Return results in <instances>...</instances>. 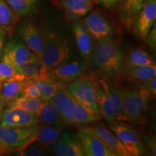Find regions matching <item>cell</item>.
<instances>
[{"label":"cell","instance_id":"cell-39","mask_svg":"<svg viewBox=\"0 0 156 156\" xmlns=\"http://www.w3.org/2000/svg\"><path fill=\"white\" fill-rule=\"evenodd\" d=\"M2 84H3V81L1 79H0V89H1V87H2Z\"/></svg>","mask_w":156,"mask_h":156},{"label":"cell","instance_id":"cell-25","mask_svg":"<svg viewBox=\"0 0 156 156\" xmlns=\"http://www.w3.org/2000/svg\"><path fill=\"white\" fill-rule=\"evenodd\" d=\"M124 63H125V68L155 64L153 57H151L147 52L137 48L130 51L126 58L124 59Z\"/></svg>","mask_w":156,"mask_h":156},{"label":"cell","instance_id":"cell-30","mask_svg":"<svg viewBox=\"0 0 156 156\" xmlns=\"http://www.w3.org/2000/svg\"><path fill=\"white\" fill-rule=\"evenodd\" d=\"M22 156H41L46 153V146L36 141H28L16 151Z\"/></svg>","mask_w":156,"mask_h":156},{"label":"cell","instance_id":"cell-6","mask_svg":"<svg viewBox=\"0 0 156 156\" xmlns=\"http://www.w3.org/2000/svg\"><path fill=\"white\" fill-rule=\"evenodd\" d=\"M36 126L13 127L0 125V149L3 153L17 151L34 136Z\"/></svg>","mask_w":156,"mask_h":156},{"label":"cell","instance_id":"cell-29","mask_svg":"<svg viewBox=\"0 0 156 156\" xmlns=\"http://www.w3.org/2000/svg\"><path fill=\"white\" fill-rule=\"evenodd\" d=\"M100 85L108 93L117 115V120H122V90H119L105 82H101Z\"/></svg>","mask_w":156,"mask_h":156},{"label":"cell","instance_id":"cell-35","mask_svg":"<svg viewBox=\"0 0 156 156\" xmlns=\"http://www.w3.org/2000/svg\"><path fill=\"white\" fill-rule=\"evenodd\" d=\"M146 44L151 49L155 50L156 48V23H154V24L149 33H148L147 36L145 37V40Z\"/></svg>","mask_w":156,"mask_h":156},{"label":"cell","instance_id":"cell-20","mask_svg":"<svg viewBox=\"0 0 156 156\" xmlns=\"http://www.w3.org/2000/svg\"><path fill=\"white\" fill-rule=\"evenodd\" d=\"M62 132V128L59 126H52L48 124H39L34 136L29 141H36L42 145L48 146L55 142Z\"/></svg>","mask_w":156,"mask_h":156},{"label":"cell","instance_id":"cell-38","mask_svg":"<svg viewBox=\"0 0 156 156\" xmlns=\"http://www.w3.org/2000/svg\"><path fill=\"white\" fill-rule=\"evenodd\" d=\"M4 106H5V103H4L3 101L2 100V98H0V115H1L2 112V111L4 109Z\"/></svg>","mask_w":156,"mask_h":156},{"label":"cell","instance_id":"cell-18","mask_svg":"<svg viewBox=\"0 0 156 156\" xmlns=\"http://www.w3.org/2000/svg\"><path fill=\"white\" fill-rule=\"evenodd\" d=\"M73 28L80 53L83 58L89 59L92 56L93 52L91 36L83 23L81 22L74 23Z\"/></svg>","mask_w":156,"mask_h":156},{"label":"cell","instance_id":"cell-17","mask_svg":"<svg viewBox=\"0 0 156 156\" xmlns=\"http://www.w3.org/2000/svg\"><path fill=\"white\" fill-rule=\"evenodd\" d=\"M60 5L69 20H77L85 16L93 7L91 0H60Z\"/></svg>","mask_w":156,"mask_h":156},{"label":"cell","instance_id":"cell-2","mask_svg":"<svg viewBox=\"0 0 156 156\" xmlns=\"http://www.w3.org/2000/svg\"><path fill=\"white\" fill-rule=\"evenodd\" d=\"M92 56L95 65L108 75H114L124 66V54L118 44L110 38L99 40Z\"/></svg>","mask_w":156,"mask_h":156},{"label":"cell","instance_id":"cell-7","mask_svg":"<svg viewBox=\"0 0 156 156\" xmlns=\"http://www.w3.org/2000/svg\"><path fill=\"white\" fill-rule=\"evenodd\" d=\"M112 122L109 124V128L118 136L130 156H139L145 153V145L133 129L124 122Z\"/></svg>","mask_w":156,"mask_h":156},{"label":"cell","instance_id":"cell-31","mask_svg":"<svg viewBox=\"0 0 156 156\" xmlns=\"http://www.w3.org/2000/svg\"><path fill=\"white\" fill-rule=\"evenodd\" d=\"M6 2L19 16L28 14L36 3V0H6Z\"/></svg>","mask_w":156,"mask_h":156},{"label":"cell","instance_id":"cell-13","mask_svg":"<svg viewBox=\"0 0 156 156\" xmlns=\"http://www.w3.org/2000/svg\"><path fill=\"white\" fill-rule=\"evenodd\" d=\"M18 34L27 47L40 59L45 43V36L41 31L36 25L27 23L21 25Z\"/></svg>","mask_w":156,"mask_h":156},{"label":"cell","instance_id":"cell-23","mask_svg":"<svg viewBox=\"0 0 156 156\" xmlns=\"http://www.w3.org/2000/svg\"><path fill=\"white\" fill-rule=\"evenodd\" d=\"M20 16L15 12L5 0H0V28L11 35L16 28Z\"/></svg>","mask_w":156,"mask_h":156},{"label":"cell","instance_id":"cell-12","mask_svg":"<svg viewBox=\"0 0 156 156\" xmlns=\"http://www.w3.org/2000/svg\"><path fill=\"white\" fill-rule=\"evenodd\" d=\"M156 20V0H145L137 13L135 25L136 34L142 40H145Z\"/></svg>","mask_w":156,"mask_h":156},{"label":"cell","instance_id":"cell-33","mask_svg":"<svg viewBox=\"0 0 156 156\" xmlns=\"http://www.w3.org/2000/svg\"><path fill=\"white\" fill-rule=\"evenodd\" d=\"M22 96L30 98H41L38 89L32 80H29L27 83Z\"/></svg>","mask_w":156,"mask_h":156},{"label":"cell","instance_id":"cell-36","mask_svg":"<svg viewBox=\"0 0 156 156\" xmlns=\"http://www.w3.org/2000/svg\"><path fill=\"white\" fill-rule=\"evenodd\" d=\"M119 1V0H97L98 2L104 6L106 8H109V7L115 5Z\"/></svg>","mask_w":156,"mask_h":156},{"label":"cell","instance_id":"cell-15","mask_svg":"<svg viewBox=\"0 0 156 156\" xmlns=\"http://www.w3.org/2000/svg\"><path fill=\"white\" fill-rule=\"evenodd\" d=\"M85 155L86 156H116L101 140L92 132L82 129L78 132Z\"/></svg>","mask_w":156,"mask_h":156},{"label":"cell","instance_id":"cell-28","mask_svg":"<svg viewBox=\"0 0 156 156\" xmlns=\"http://www.w3.org/2000/svg\"><path fill=\"white\" fill-rule=\"evenodd\" d=\"M0 79L3 82L12 80L28 82L30 80L28 77L17 73L10 64L3 61H0Z\"/></svg>","mask_w":156,"mask_h":156},{"label":"cell","instance_id":"cell-1","mask_svg":"<svg viewBox=\"0 0 156 156\" xmlns=\"http://www.w3.org/2000/svg\"><path fill=\"white\" fill-rule=\"evenodd\" d=\"M51 101L56 107L64 124L88 125L99 119L77 102L66 90L59 91Z\"/></svg>","mask_w":156,"mask_h":156},{"label":"cell","instance_id":"cell-24","mask_svg":"<svg viewBox=\"0 0 156 156\" xmlns=\"http://www.w3.org/2000/svg\"><path fill=\"white\" fill-rule=\"evenodd\" d=\"M28 82L18 80L3 82L0 89V98L5 105H9L17 98L21 96Z\"/></svg>","mask_w":156,"mask_h":156},{"label":"cell","instance_id":"cell-21","mask_svg":"<svg viewBox=\"0 0 156 156\" xmlns=\"http://www.w3.org/2000/svg\"><path fill=\"white\" fill-rule=\"evenodd\" d=\"M38 89L41 99L43 101H51L54 95L63 90V83L48 77L43 80H32Z\"/></svg>","mask_w":156,"mask_h":156},{"label":"cell","instance_id":"cell-4","mask_svg":"<svg viewBox=\"0 0 156 156\" xmlns=\"http://www.w3.org/2000/svg\"><path fill=\"white\" fill-rule=\"evenodd\" d=\"M148 91L140 88L137 90H122V120L140 122L152 98Z\"/></svg>","mask_w":156,"mask_h":156},{"label":"cell","instance_id":"cell-22","mask_svg":"<svg viewBox=\"0 0 156 156\" xmlns=\"http://www.w3.org/2000/svg\"><path fill=\"white\" fill-rule=\"evenodd\" d=\"M36 115L38 124L60 126L63 124L56 107L51 101H44Z\"/></svg>","mask_w":156,"mask_h":156},{"label":"cell","instance_id":"cell-27","mask_svg":"<svg viewBox=\"0 0 156 156\" xmlns=\"http://www.w3.org/2000/svg\"><path fill=\"white\" fill-rule=\"evenodd\" d=\"M44 101L41 98H30L20 96L8 105L9 108H17L26 112L37 114Z\"/></svg>","mask_w":156,"mask_h":156},{"label":"cell","instance_id":"cell-34","mask_svg":"<svg viewBox=\"0 0 156 156\" xmlns=\"http://www.w3.org/2000/svg\"><path fill=\"white\" fill-rule=\"evenodd\" d=\"M142 85H140V88H142L148 91L152 97H155L156 95V79L155 77L141 81Z\"/></svg>","mask_w":156,"mask_h":156},{"label":"cell","instance_id":"cell-9","mask_svg":"<svg viewBox=\"0 0 156 156\" xmlns=\"http://www.w3.org/2000/svg\"><path fill=\"white\" fill-rule=\"evenodd\" d=\"M51 151L58 156H83L84 150L77 134L62 132L58 140L52 144Z\"/></svg>","mask_w":156,"mask_h":156},{"label":"cell","instance_id":"cell-32","mask_svg":"<svg viewBox=\"0 0 156 156\" xmlns=\"http://www.w3.org/2000/svg\"><path fill=\"white\" fill-rule=\"evenodd\" d=\"M145 0H125L123 6L124 14L128 17H133L137 15L142 7Z\"/></svg>","mask_w":156,"mask_h":156},{"label":"cell","instance_id":"cell-10","mask_svg":"<svg viewBox=\"0 0 156 156\" xmlns=\"http://www.w3.org/2000/svg\"><path fill=\"white\" fill-rule=\"evenodd\" d=\"M84 129L97 136L116 156H130L118 136L102 123H96Z\"/></svg>","mask_w":156,"mask_h":156},{"label":"cell","instance_id":"cell-5","mask_svg":"<svg viewBox=\"0 0 156 156\" xmlns=\"http://www.w3.org/2000/svg\"><path fill=\"white\" fill-rule=\"evenodd\" d=\"M66 91L88 112L100 118L94 83L85 79L75 80L66 87Z\"/></svg>","mask_w":156,"mask_h":156},{"label":"cell","instance_id":"cell-11","mask_svg":"<svg viewBox=\"0 0 156 156\" xmlns=\"http://www.w3.org/2000/svg\"><path fill=\"white\" fill-rule=\"evenodd\" d=\"M33 53L26 45L12 40L8 42L2 51V61L8 63L15 69L21 67L28 61Z\"/></svg>","mask_w":156,"mask_h":156},{"label":"cell","instance_id":"cell-16","mask_svg":"<svg viewBox=\"0 0 156 156\" xmlns=\"http://www.w3.org/2000/svg\"><path fill=\"white\" fill-rule=\"evenodd\" d=\"M87 64L84 62H73L64 63L59 67L50 70L52 78L62 83H70L80 77L87 69Z\"/></svg>","mask_w":156,"mask_h":156},{"label":"cell","instance_id":"cell-40","mask_svg":"<svg viewBox=\"0 0 156 156\" xmlns=\"http://www.w3.org/2000/svg\"><path fill=\"white\" fill-rule=\"evenodd\" d=\"M3 153H3V152H2V150L0 149V155H2Z\"/></svg>","mask_w":156,"mask_h":156},{"label":"cell","instance_id":"cell-8","mask_svg":"<svg viewBox=\"0 0 156 156\" xmlns=\"http://www.w3.org/2000/svg\"><path fill=\"white\" fill-rule=\"evenodd\" d=\"M38 124L36 114L17 108L3 109L0 115V125L13 127H30Z\"/></svg>","mask_w":156,"mask_h":156},{"label":"cell","instance_id":"cell-14","mask_svg":"<svg viewBox=\"0 0 156 156\" xmlns=\"http://www.w3.org/2000/svg\"><path fill=\"white\" fill-rule=\"evenodd\" d=\"M84 25L90 35L98 40L109 38L114 34V28L111 23L96 11L91 12L85 17Z\"/></svg>","mask_w":156,"mask_h":156},{"label":"cell","instance_id":"cell-3","mask_svg":"<svg viewBox=\"0 0 156 156\" xmlns=\"http://www.w3.org/2000/svg\"><path fill=\"white\" fill-rule=\"evenodd\" d=\"M70 57V48L67 39L57 34L45 36V43L40 61L46 69H53L67 63Z\"/></svg>","mask_w":156,"mask_h":156},{"label":"cell","instance_id":"cell-26","mask_svg":"<svg viewBox=\"0 0 156 156\" xmlns=\"http://www.w3.org/2000/svg\"><path fill=\"white\" fill-rule=\"evenodd\" d=\"M124 73L131 79L140 81L146 80L155 77L156 67L155 64V65L126 67Z\"/></svg>","mask_w":156,"mask_h":156},{"label":"cell","instance_id":"cell-37","mask_svg":"<svg viewBox=\"0 0 156 156\" xmlns=\"http://www.w3.org/2000/svg\"><path fill=\"white\" fill-rule=\"evenodd\" d=\"M6 35V32L3 29L0 28V61L2 59V55L4 41H5V37Z\"/></svg>","mask_w":156,"mask_h":156},{"label":"cell","instance_id":"cell-19","mask_svg":"<svg viewBox=\"0 0 156 156\" xmlns=\"http://www.w3.org/2000/svg\"><path fill=\"white\" fill-rule=\"evenodd\" d=\"M96 91V101L100 115L109 122L117 120V115L115 111L114 104L106 90L99 84L95 85Z\"/></svg>","mask_w":156,"mask_h":156}]
</instances>
